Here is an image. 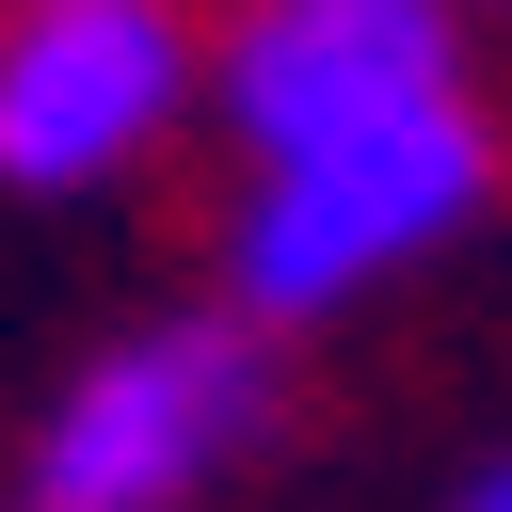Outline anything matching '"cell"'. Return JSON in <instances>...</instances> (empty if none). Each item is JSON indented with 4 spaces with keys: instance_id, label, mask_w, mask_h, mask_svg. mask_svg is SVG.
Returning <instances> with one entry per match:
<instances>
[{
    "instance_id": "obj_1",
    "label": "cell",
    "mask_w": 512,
    "mask_h": 512,
    "mask_svg": "<svg viewBox=\"0 0 512 512\" xmlns=\"http://www.w3.org/2000/svg\"><path fill=\"white\" fill-rule=\"evenodd\" d=\"M480 176H496V144H480V112H464V96H448V112H400V128H352V144L272 160V176L240 192L224 272H240V304H256V320L352 304L368 272L432 256V240L480 208Z\"/></svg>"
},
{
    "instance_id": "obj_2",
    "label": "cell",
    "mask_w": 512,
    "mask_h": 512,
    "mask_svg": "<svg viewBox=\"0 0 512 512\" xmlns=\"http://www.w3.org/2000/svg\"><path fill=\"white\" fill-rule=\"evenodd\" d=\"M256 416H272L256 336H240V320H160V336L96 352V368L48 400L32 464H16V512H176V496H208V480L240 464Z\"/></svg>"
},
{
    "instance_id": "obj_3",
    "label": "cell",
    "mask_w": 512,
    "mask_h": 512,
    "mask_svg": "<svg viewBox=\"0 0 512 512\" xmlns=\"http://www.w3.org/2000/svg\"><path fill=\"white\" fill-rule=\"evenodd\" d=\"M448 0H256L224 32V128L272 160H320L352 128H400V112H448Z\"/></svg>"
},
{
    "instance_id": "obj_4",
    "label": "cell",
    "mask_w": 512,
    "mask_h": 512,
    "mask_svg": "<svg viewBox=\"0 0 512 512\" xmlns=\"http://www.w3.org/2000/svg\"><path fill=\"white\" fill-rule=\"evenodd\" d=\"M176 96H192L176 0H32V16L0 32V176H16V192H80V176H112Z\"/></svg>"
},
{
    "instance_id": "obj_5",
    "label": "cell",
    "mask_w": 512,
    "mask_h": 512,
    "mask_svg": "<svg viewBox=\"0 0 512 512\" xmlns=\"http://www.w3.org/2000/svg\"><path fill=\"white\" fill-rule=\"evenodd\" d=\"M448 512H512V464H480V480H464V496H448Z\"/></svg>"
}]
</instances>
